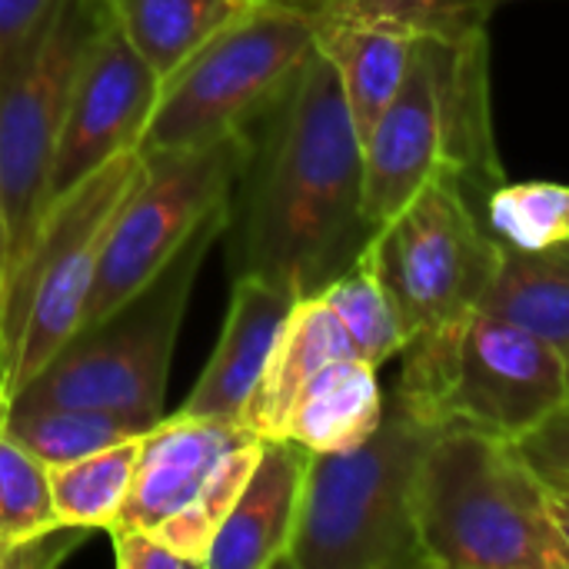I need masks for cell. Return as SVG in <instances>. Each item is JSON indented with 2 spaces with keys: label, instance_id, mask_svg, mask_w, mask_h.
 I'll list each match as a JSON object with an SVG mask.
<instances>
[{
  "label": "cell",
  "instance_id": "1",
  "mask_svg": "<svg viewBox=\"0 0 569 569\" xmlns=\"http://www.w3.org/2000/svg\"><path fill=\"white\" fill-rule=\"evenodd\" d=\"M230 197V263L297 300L347 273L373 237L363 210V143L330 60L313 50L257 133Z\"/></svg>",
  "mask_w": 569,
  "mask_h": 569
},
{
  "label": "cell",
  "instance_id": "2",
  "mask_svg": "<svg viewBox=\"0 0 569 569\" xmlns=\"http://www.w3.org/2000/svg\"><path fill=\"white\" fill-rule=\"evenodd\" d=\"M437 173L477 197L503 183L490 103V37H417L407 77L363 140V210L373 230Z\"/></svg>",
  "mask_w": 569,
  "mask_h": 569
},
{
  "label": "cell",
  "instance_id": "3",
  "mask_svg": "<svg viewBox=\"0 0 569 569\" xmlns=\"http://www.w3.org/2000/svg\"><path fill=\"white\" fill-rule=\"evenodd\" d=\"M413 520L427 569H569L550 487L507 437L443 427L417 473Z\"/></svg>",
  "mask_w": 569,
  "mask_h": 569
},
{
  "label": "cell",
  "instance_id": "4",
  "mask_svg": "<svg viewBox=\"0 0 569 569\" xmlns=\"http://www.w3.org/2000/svg\"><path fill=\"white\" fill-rule=\"evenodd\" d=\"M443 427L393 390L380 427L340 453H310L290 569H427L413 487L427 447Z\"/></svg>",
  "mask_w": 569,
  "mask_h": 569
},
{
  "label": "cell",
  "instance_id": "5",
  "mask_svg": "<svg viewBox=\"0 0 569 569\" xmlns=\"http://www.w3.org/2000/svg\"><path fill=\"white\" fill-rule=\"evenodd\" d=\"M143 170L147 157L133 147L50 200L30 247L0 283V403L80 330L103 243Z\"/></svg>",
  "mask_w": 569,
  "mask_h": 569
},
{
  "label": "cell",
  "instance_id": "6",
  "mask_svg": "<svg viewBox=\"0 0 569 569\" xmlns=\"http://www.w3.org/2000/svg\"><path fill=\"white\" fill-rule=\"evenodd\" d=\"M227 227L230 200L197 227V233L157 273L153 283H147L133 300L103 320L80 327L63 343V350L13 400L0 407H87L160 420L173 347L190 307L197 273Z\"/></svg>",
  "mask_w": 569,
  "mask_h": 569
},
{
  "label": "cell",
  "instance_id": "7",
  "mask_svg": "<svg viewBox=\"0 0 569 569\" xmlns=\"http://www.w3.org/2000/svg\"><path fill=\"white\" fill-rule=\"evenodd\" d=\"M400 357L397 390L437 427L520 440L569 400L567 353L480 307L450 330L407 340Z\"/></svg>",
  "mask_w": 569,
  "mask_h": 569
},
{
  "label": "cell",
  "instance_id": "8",
  "mask_svg": "<svg viewBox=\"0 0 569 569\" xmlns=\"http://www.w3.org/2000/svg\"><path fill=\"white\" fill-rule=\"evenodd\" d=\"M313 50V13L273 3L250 7L160 80L140 150H187L257 130Z\"/></svg>",
  "mask_w": 569,
  "mask_h": 569
},
{
  "label": "cell",
  "instance_id": "9",
  "mask_svg": "<svg viewBox=\"0 0 569 569\" xmlns=\"http://www.w3.org/2000/svg\"><path fill=\"white\" fill-rule=\"evenodd\" d=\"M503 240L477 210V193L457 173H437L387 223L360 260L390 297L407 340L463 323L483 300Z\"/></svg>",
  "mask_w": 569,
  "mask_h": 569
},
{
  "label": "cell",
  "instance_id": "10",
  "mask_svg": "<svg viewBox=\"0 0 569 569\" xmlns=\"http://www.w3.org/2000/svg\"><path fill=\"white\" fill-rule=\"evenodd\" d=\"M107 17V0H60L40 43L0 73L3 277L23 257L50 207V170L70 87Z\"/></svg>",
  "mask_w": 569,
  "mask_h": 569
},
{
  "label": "cell",
  "instance_id": "11",
  "mask_svg": "<svg viewBox=\"0 0 569 569\" xmlns=\"http://www.w3.org/2000/svg\"><path fill=\"white\" fill-rule=\"evenodd\" d=\"M253 143L257 130H247L203 147L143 153V180L110 227L80 327L103 320L157 280L197 227L233 197Z\"/></svg>",
  "mask_w": 569,
  "mask_h": 569
},
{
  "label": "cell",
  "instance_id": "12",
  "mask_svg": "<svg viewBox=\"0 0 569 569\" xmlns=\"http://www.w3.org/2000/svg\"><path fill=\"white\" fill-rule=\"evenodd\" d=\"M157 93L160 77L107 17L70 87L50 170V200L107 160L140 147Z\"/></svg>",
  "mask_w": 569,
  "mask_h": 569
},
{
  "label": "cell",
  "instance_id": "13",
  "mask_svg": "<svg viewBox=\"0 0 569 569\" xmlns=\"http://www.w3.org/2000/svg\"><path fill=\"white\" fill-rule=\"evenodd\" d=\"M253 437L257 433H250L240 420L190 417L180 410L173 417H160L140 437L133 487L120 520L110 530L117 527L157 530L163 520H170L177 510H183L193 500V493L203 487V480L217 470V463L230 450H237Z\"/></svg>",
  "mask_w": 569,
  "mask_h": 569
},
{
  "label": "cell",
  "instance_id": "14",
  "mask_svg": "<svg viewBox=\"0 0 569 569\" xmlns=\"http://www.w3.org/2000/svg\"><path fill=\"white\" fill-rule=\"evenodd\" d=\"M307 470V447L293 440H263L233 510L210 543L203 569L287 567L300 523Z\"/></svg>",
  "mask_w": 569,
  "mask_h": 569
},
{
  "label": "cell",
  "instance_id": "15",
  "mask_svg": "<svg viewBox=\"0 0 569 569\" xmlns=\"http://www.w3.org/2000/svg\"><path fill=\"white\" fill-rule=\"evenodd\" d=\"M297 297L257 273H237L220 340L180 413L240 420Z\"/></svg>",
  "mask_w": 569,
  "mask_h": 569
},
{
  "label": "cell",
  "instance_id": "16",
  "mask_svg": "<svg viewBox=\"0 0 569 569\" xmlns=\"http://www.w3.org/2000/svg\"><path fill=\"white\" fill-rule=\"evenodd\" d=\"M340 357H357L340 320L320 293L300 297L273 343V353L253 397L240 413V423L260 440H283V423L297 393L320 367Z\"/></svg>",
  "mask_w": 569,
  "mask_h": 569
},
{
  "label": "cell",
  "instance_id": "17",
  "mask_svg": "<svg viewBox=\"0 0 569 569\" xmlns=\"http://www.w3.org/2000/svg\"><path fill=\"white\" fill-rule=\"evenodd\" d=\"M313 43L330 60L350 120L357 127L360 143L370 137L390 100L397 97L417 37L377 27V23H357V20H337V17H313Z\"/></svg>",
  "mask_w": 569,
  "mask_h": 569
},
{
  "label": "cell",
  "instance_id": "18",
  "mask_svg": "<svg viewBox=\"0 0 569 569\" xmlns=\"http://www.w3.org/2000/svg\"><path fill=\"white\" fill-rule=\"evenodd\" d=\"M387 393L377 367L360 357H340L320 367L297 393L283 423V440L310 453H340L363 443L383 420Z\"/></svg>",
  "mask_w": 569,
  "mask_h": 569
},
{
  "label": "cell",
  "instance_id": "19",
  "mask_svg": "<svg viewBox=\"0 0 569 569\" xmlns=\"http://www.w3.org/2000/svg\"><path fill=\"white\" fill-rule=\"evenodd\" d=\"M480 310L497 313L547 343L569 353V253L517 250L503 243L500 267L480 300Z\"/></svg>",
  "mask_w": 569,
  "mask_h": 569
},
{
  "label": "cell",
  "instance_id": "20",
  "mask_svg": "<svg viewBox=\"0 0 569 569\" xmlns=\"http://www.w3.org/2000/svg\"><path fill=\"white\" fill-rule=\"evenodd\" d=\"M117 30L163 80L253 0H107Z\"/></svg>",
  "mask_w": 569,
  "mask_h": 569
},
{
  "label": "cell",
  "instance_id": "21",
  "mask_svg": "<svg viewBox=\"0 0 569 569\" xmlns=\"http://www.w3.org/2000/svg\"><path fill=\"white\" fill-rule=\"evenodd\" d=\"M140 437H127L67 463H47L53 513L60 523L83 530H110L120 520L137 473Z\"/></svg>",
  "mask_w": 569,
  "mask_h": 569
},
{
  "label": "cell",
  "instance_id": "22",
  "mask_svg": "<svg viewBox=\"0 0 569 569\" xmlns=\"http://www.w3.org/2000/svg\"><path fill=\"white\" fill-rule=\"evenodd\" d=\"M157 420L137 413H110V410H87V407H33L13 410L0 407V427L20 447H27L43 463H67L120 443L127 437H140Z\"/></svg>",
  "mask_w": 569,
  "mask_h": 569
},
{
  "label": "cell",
  "instance_id": "23",
  "mask_svg": "<svg viewBox=\"0 0 569 569\" xmlns=\"http://www.w3.org/2000/svg\"><path fill=\"white\" fill-rule=\"evenodd\" d=\"M260 447H263V440L253 437V440L240 443L237 450H230L217 463V470L203 480V487L193 493V500L153 530L173 553H180L193 569H203V563H207L210 543H213L217 530L223 527L227 513L233 510V503H237V497H240V490H243V483H247V477L260 457Z\"/></svg>",
  "mask_w": 569,
  "mask_h": 569
},
{
  "label": "cell",
  "instance_id": "24",
  "mask_svg": "<svg viewBox=\"0 0 569 569\" xmlns=\"http://www.w3.org/2000/svg\"><path fill=\"white\" fill-rule=\"evenodd\" d=\"M320 297L340 320L353 353L360 360H367L370 367L380 370L383 363L400 357V350L407 347L400 317H397L390 297L383 293L380 280L373 277V270L363 260H357L347 273H340L333 283H327L320 290Z\"/></svg>",
  "mask_w": 569,
  "mask_h": 569
},
{
  "label": "cell",
  "instance_id": "25",
  "mask_svg": "<svg viewBox=\"0 0 569 569\" xmlns=\"http://www.w3.org/2000/svg\"><path fill=\"white\" fill-rule=\"evenodd\" d=\"M487 227L517 250H553L569 243V187L533 183H497L483 197Z\"/></svg>",
  "mask_w": 569,
  "mask_h": 569
},
{
  "label": "cell",
  "instance_id": "26",
  "mask_svg": "<svg viewBox=\"0 0 569 569\" xmlns=\"http://www.w3.org/2000/svg\"><path fill=\"white\" fill-rule=\"evenodd\" d=\"M497 0H323L313 17L390 27L410 37L463 40L487 33Z\"/></svg>",
  "mask_w": 569,
  "mask_h": 569
},
{
  "label": "cell",
  "instance_id": "27",
  "mask_svg": "<svg viewBox=\"0 0 569 569\" xmlns=\"http://www.w3.org/2000/svg\"><path fill=\"white\" fill-rule=\"evenodd\" d=\"M57 523L47 463L0 427V557Z\"/></svg>",
  "mask_w": 569,
  "mask_h": 569
},
{
  "label": "cell",
  "instance_id": "28",
  "mask_svg": "<svg viewBox=\"0 0 569 569\" xmlns=\"http://www.w3.org/2000/svg\"><path fill=\"white\" fill-rule=\"evenodd\" d=\"M517 447L550 490L569 497V400L523 433Z\"/></svg>",
  "mask_w": 569,
  "mask_h": 569
},
{
  "label": "cell",
  "instance_id": "29",
  "mask_svg": "<svg viewBox=\"0 0 569 569\" xmlns=\"http://www.w3.org/2000/svg\"><path fill=\"white\" fill-rule=\"evenodd\" d=\"M57 7L60 0H0V73L40 43Z\"/></svg>",
  "mask_w": 569,
  "mask_h": 569
},
{
  "label": "cell",
  "instance_id": "30",
  "mask_svg": "<svg viewBox=\"0 0 569 569\" xmlns=\"http://www.w3.org/2000/svg\"><path fill=\"white\" fill-rule=\"evenodd\" d=\"M90 533L93 530L57 523V527H50L43 533H33V537L13 543L0 557V569H53L57 563H63L67 557H73Z\"/></svg>",
  "mask_w": 569,
  "mask_h": 569
},
{
  "label": "cell",
  "instance_id": "31",
  "mask_svg": "<svg viewBox=\"0 0 569 569\" xmlns=\"http://www.w3.org/2000/svg\"><path fill=\"white\" fill-rule=\"evenodd\" d=\"M110 540H113V560L120 569H193L153 530L117 527V530H110Z\"/></svg>",
  "mask_w": 569,
  "mask_h": 569
},
{
  "label": "cell",
  "instance_id": "32",
  "mask_svg": "<svg viewBox=\"0 0 569 569\" xmlns=\"http://www.w3.org/2000/svg\"><path fill=\"white\" fill-rule=\"evenodd\" d=\"M550 520H553L557 537H560V543H563V550H567V557H569V497L567 493L550 490Z\"/></svg>",
  "mask_w": 569,
  "mask_h": 569
},
{
  "label": "cell",
  "instance_id": "33",
  "mask_svg": "<svg viewBox=\"0 0 569 569\" xmlns=\"http://www.w3.org/2000/svg\"><path fill=\"white\" fill-rule=\"evenodd\" d=\"M253 3H273V7H297V10H307L313 13L323 0H253Z\"/></svg>",
  "mask_w": 569,
  "mask_h": 569
},
{
  "label": "cell",
  "instance_id": "34",
  "mask_svg": "<svg viewBox=\"0 0 569 569\" xmlns=\"http://www.w3.org/2000/svg\"><path fill=\"white\" fill-rule=\"evenodd\" d=\"M0 280H3V220H0Z\"/></svg>",
  "mask_w": 569,
  "mask_h": 569
},
{
  "label": "cell",
  "instance_id": "35",
  "mask_svg": "<svg viewBox=\"0 0 569 569\" xmlns=\"http://www.w3.org/2000/svg\"><path fill=\"white\" fill-rule=\"evenodd\" d=\"M567 393H569V353H567Z\"/></svg>",
  "mask_w": 569,
  "mask_h": 569
},
{
  "label": "cell",
  "instance_id": "36",
  "mask_svg": "<svg viewBox=\"0 0 569 569\" xmlns=\"http://www.w3.org/2000/svg\"><path fill=\"white\" fill-rule=\"evenodd\" d=\"M560 250H567V253H569V243H567V247H560Z\"/></svg>",
  "mask_w": 569,
  "mask_h": 569
}]
</instances>
